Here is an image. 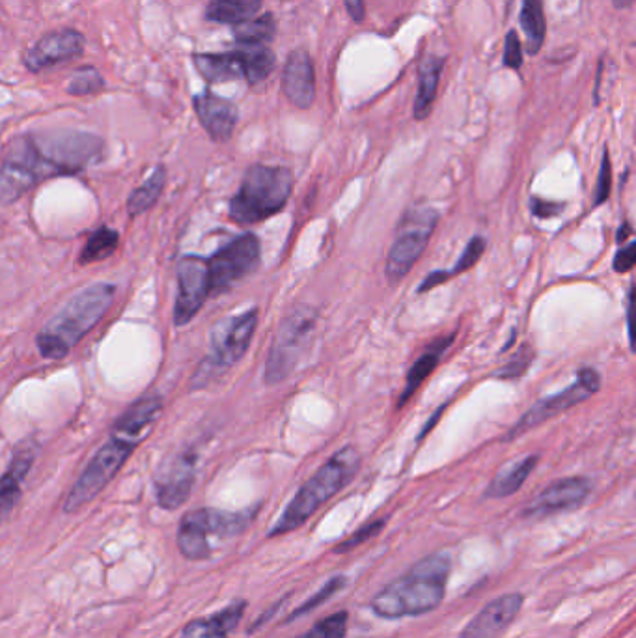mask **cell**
I'll list each match as a JSON object with an SVG mask.
<instances>
[{
	"instance_id": "obj_1",
	"label": "cell",
	"mask_w": 636,
	"mask_h": 638,
	"mask_svg": "<svg viewBox=\"0 0 636 638\" xmlns=\"http://www.w3.org/2000/svg\"><path fill=\"white\" fill-rule=\"evenodd\" d=\"M450 569V556L443 553L418 560L372 599V612L383 620H401L435 611L444 601Z\"/></svg>"
},
{
	"instance_id": "obj_2",
	"label": "cell",
	"mask_w": 636,
	"mask_h": 638,
	"mask_svg": "<svg viewBox=\"0 0 636 638\" xmlns=\"http://www.w3.org/2000/svg\"><path fill=\"white\" fill-rule=\"evenodd\" d=\"M116 286L97 282L77 293L36 336L43 359L60 361L90 333L111 308Z\"/></svg>"
},
{
	"instance_id": "obj_3",
	"label": "cell",
	"mask_w": 636,
	"mask_h": 638,
	"mask_svg": "<svg viewBox=\"0 0 636 638\" xmlns=\"http://www.w3.org/2000/svg\"><path fill=\"white\" fill-rule=\"evenodd\" d=\"M360 469V456L357 448L344 446L338 450L316 474L297 491L286 510L278 517L277 523L269 530V538L286 536L293 530L303 527L323 504L338 495L344 487L357 476Z\"/></svg>"
},
{
	"instance_id": "obj_4",
	"label": "cell",
	"mask_w": 636,
	"mask_h": 638,
	"mask_svg": "<svg viewBox=\"0 0 636 638\" xmlns=\"http://www.w3.org/2000/svg\"><path fill=\"white\" fill-rule=\"evenodd\" d=\"M291 191L293 174L288 168L254 165L230 200V219L241 226L265 221L286 208Z\"/></svg>"
},
{
	"instance_id": "obj_5",
	"label": "cell",
	"mask_w": 636,
	"mask_h": 638,
	"mask_svg": "<svg viewBox=\"0 0 636 638\" xmlns=\"http://www.w3.org/2000/svg\"><path fill=\"white\" fill-rule=\"evenodd\" d=\"M256 510L226 512L217 508H198L181 517L176 543L180 555L189 562H204L213 555L211 540L236 538L249 528Z\"/></svg>"
},
{
	"instance_id": "obj_6",
	"label": "cell",
	"mask_w": 636,
	"mask_h": 638,
	"mask_svg": "<svg viewBox=\"0 0 636 638\" xmlns=\"http://www.w3.org/2000/svg\"><path fill=\"white\" fill-rule=\"evenodd\" d=\"M318 310L312 306L301 305L293 308L278 327L277 336L265 362V383L278 385L284 383L299 361L303 359L310 346L316 327H318Z\"/></svg>"
},
{
	"instance_id": "obj_7",
	"label": "cell",
	"mask_w": 636,
	"mask_h": 638,
	"mask_svg": "<svg viewBox=\"0 0 636 638\" xmlns=\"http://www.w3.org/2000/svg\"><path fill=\"white\" fill-rule=\"evenodd\" d=\"M47 178L77 174L103 157V140L81 131H56L30 135Z\"/></svg>"
},
{
	"instance_id": "obj_8",
	"label": "cell",
	"mask_w": 636,
	"mask_h": 638,
	"mask_svg": "<svg viewBox=\"0 0 636 638\" xmlns=\"http://www.w3.org/2000/svg\"><path fill=\"white\" fill-rule=\"evenodd\" d=\"M439 219V211L428 204H415L405 211L385 264V273L390 282H400L409 275L428 247Z\"/></svg>"
},
{
	"instance_id": "obj_9",
	"label": "cell",
	"mask_w": 636,
	"mask_h": 638,
	"mask_svg": "<svg viewBox=\"0 0 636 638\" xmlns=\"http://www.w3.org/2000/svg\"><path fill=\"white\" fill-rule=\"evenodd\" d=\"M258 327V310L252 308L243 314L219 321L211 331V353L202 362L200 372L194 375V385L204 387L213 375L241 361L249 349Z\"/></svg>"
},
{
	"instance_id": "obj_10",
	"label": "cell",
	"mask_w": 636,
	"mask_h": 638,
	"mask_svg": "<svg viewBox=\"0 0 636 638\" xmlns=\"http://www.w3.org/2000/svg\"><path fill=\"white\" fill-rule=\"evenodd\" d=\"M135 448L137 446L124 443L116 437H111L109 443L103 444L71 487L70 495L64 502V512L77 514L88 502L96 499L97 495L111 484L112 478L124 467L125 461L131 458Z\"/></svg>"
},
{
	"instance_id": "obj_11",
	"label": "cell",
	"mask_w": 636,
	"mask_h": 638,
	"mask_svg": "<svg viewBox=\"0 0 636 638\" xmlns=\"http://www.w3.org/2000/svg\"><path fill=\"white\" fill-rule=\"evenodd\" d=\"M262 260L260 239L243 234L215 252L208 260L209 295L228 292L239 280L254 273Z\"/></svg>"
},
{
	"instance_id": "obj_12",
	"label": "cell",
	"mask_w": 636,
	"mask_h": 638,
	"mask_svg": "<svg viewBox=\"0 0 636 638\" xmlns=\"http://www.w3.org/2000/svg\"><path fill=\"white\" fill-rule=\"evenodd\" d=\"M47 180L32 137L15 140L0 163V204H14Z\"/></svg>"
},
{
	"instance_id": "obj_13",
	"label": "cell",
	"mask_w": 636,
	"mask_h": 638,
	"mask_svg": "<svg viewBox=\"0 0 636 638\" xmlns=\"http://www.w3.org/2000/svg\"><path fill=\"white\" fill-rule=\"evenodd\" d=\"M599 389H601L599 372L594 368H582L573 385H569L567 389L554 394L551 398H543L540 402L534 403L521 417V420L515 422V426L506 435V441H513L526 431L538 428L545 420H551V418L566 413L567 409H571L584 400H588L590 396H594Z\"/></svg>"
},
{
	"instance_id": "obj_14",
	"label": "cell",
	"mask_w": 636,
	"mask_h": 638,
	"mask_svg": "<svg viewBox=\"0 0 636 638\" xmlns=\"http://www.w3.org/2000/svg\"><path fill=\"white\" fill-rule=\"evenodd\" d=\"M198 454L194 450H183L174 458L166 459L155 474V499L163 510H178L183 506L196 482Z\"/></svg>"
},
{
	"instance_id": "obj_15",
	"label": "cell",
	"mask_w": 636,
	"mask_h": 638,
	"mask_svg": "<svg viewBox=\"0 0 636 638\" xmlns=\"http://www.w3.org/2000/svg\"><path fill=\"white\" fill-rule=\"evenodd\" d=\"M208 262L196 256H187L178 264V295L174 305V323L181 327L202 310L208 301Z\"/></svg>"
},
{
	"instance_id": "obj_16",
	"label": "cell",
	"mask_w": 636,
	"mask_h": 638,
	"mask_svg": "<svg viewBox=\"0 0 636 638\" xmlns=\"http://www.w3.org/2000/svg\"><path fill=\"white\" fill-rule=\"evenodd\" d=\"M592 482L582 476H571L554 482L553 486L543 489L536 500L526 506L525 517L540 519L549 515L562 514L581 508L590 497Z\"/></svg>"
},
{
	"instance_id": "obj_17",
	"label": "cell",
	"mask_w": 636,
	"mask_h": 638,
	"mask_svg": "<svg viewBox=\"0 0 636 638\" xmlns=\"http://www.w3.org/2000/svg\"><path fill=\"white\" fill-rule=\"evenodd\" d=\"M525 597L521 594H506L487 603L482 611L472 618L461 631L459 638H498L513 624L523 609Z\"/></svg>"
},
{
	"instance_id": "obj_18",
	"label": "cell",
	"mask_w": 636,
	"mask_h": 638,
	"mask_svg": "<svg viewBox=\"0 0 636 638\" xmlns=\"http://www.w3.org/2000/svg\"><path fill=\"white\" fill-rule=\"evenodd\" d=\"M84 49V38L75 30H58L43 36L36 43L27 56L25 64L30 71H38L53 68L60 62H68L71 58L81 55Z\"/></svg>"
},
{
	"instance_id": "obj_19",
	"label": "cell",
	"mask_w": 636,
	"mask_h": 638,
	"mask_svg": "<svg viewBox=\"0 0 636 638\" xmlns=\"http://www.w3.org/2000/svg\"><path fill=\"white\" fill-rule=\"evenodd\" d=\"M282 88L286 98L297 109H308L316 98V75L312 58L305 49H297L288 56L282 73Z\"/></svg>"
},
{
	"instance_id": "obj_20",
	"label": "cell",
	"mask_w": 636,
	"mask_h": 638,
	"mask_svg": "<svg viewBox=\"0 0 636 638\" xmlns=\"http://www.w3.org/2000/svg\"><path fill=\"white\" fill-rule=\"evenodd\" d=\"M36 454H38V446L34 441L19 444L8 469L0 476V523L10 515L21 497V487L25 484L28 472L34 465Z\"/></svg>"
},
{
	"instance_id": "obj_21",
	"label": "cell",
	"mask_w": 636,
	"mask_h": 638,
	"mask_svg": "<svg viewBox=\"0 0 636 638\" xmlns=\"http://www.w3.org/2000/svg\"><path fill=\"white\" fill-rule=\"evenodd\" d=\"M161 411H163V400L159 396H153V394L144 396L116 420V424L112 426L111 437L139 446L140 441H144L146 433L152 430Z\"/></svg>"
},
{
	"instance_id": "obj_22",
	"label": "cell",
	"mask_w": 636,
	"mask_h": 638,
	"mask_svg": "<svg viewBox=\"0 0 636 638\" xmlns=\"http://www.w3.org/2000/svg\"><path fill=\"white\" fill-rule=\"evenodd\" d=\"M194 111L200 124L215 142H226L232 137L237 124V107L228 99L204 92L194 99Z\"/></svg>"
},
{
	"instance_id": "obj_23",
	"label": "cell",
	"mask_w": 636,
	"mask_h": 638,
	"mask_svg": "<svg viewBox=\"0 0 636 638\" xmlns=\"http://www.w3.org/2000/svg\"><path fill=\"white\" fill-rule=\"evenodd\" d=\"M247 611V601L237 599L230 605L222 607L221 611L191 620L181 629L178 638H228L230 633L236 631L237 625L243 620Z\"/></svg>"
},
{
	"instance_id": "obj_24",
	"label": "cell",
	"mask_w": 636,
	"mask_h": 638,
	"mask_svg": "<svg viewBox=\"0 0 636 638\" xmlns=\"http://www.w3.org/2000/svg\"><path fill=\"white\" fill-rule=\"evenodd\" d=\"M454 338H456L454 334H450L448 338H439V340H437L433 346H429L428 349L424 351V355L413 364V368H411L409 374H407V383H405V389L401 392L398 407H403L405 403L409 402V400L415 396L416 390L422 387V383L428 379L429 375L435 372V368L439 366L444 351L452 346Z\"/></svg>"
},
{
	"instance_id": "obj_25",
	"label": "cell",
	"mask_w": 636,
	"mask_h": 638,
	"mask_svg": "<svg viewBox=\"0 0 636 638\" xmlns=\"http://www.w3.org/2000/svg\"><path fill=\"white\" fill-rule=\"evenodd\" d=\"M538 461H540L538 456H526V458L512 463L510 467H504L502 471H498L497 476L485 489V497L487 499H508V497L515 495L528 480V476L534 472Z\"/></svg>"
},
{
	"instance_id": "obj_26",
	"label": "cell",
	"mask_w": 636,
	"mask_h": 638,
	"mask_svg": "<svg viewBox=\"0 0 636 638\" xmlns=\"http://www.w3.org/2000/svg\"><path fill=\"white\" fill-rule=\"evenodd\" d=\"M443 68L444 58H441V56H426L420 62L418 94H416L415 101L416 120L428 118L431 107H433V101L437 98V88H439Z\"/></svg>"
},
{
	"instance_id": "obj_27",
	"label": "cell",
	"mask_w": 636,
	"mask_h": 638,
	"mask_svg": "<svg viewBox=\"0 0 636 638\" xmlns=\"http://www.w3.org/2000/svg\"><path fill=\"white\" fill-rule=\"evenodd\" d=\"M194 66L209 83H224L243 77V58L241 51L222 53V55H196Z\"/></svg>"
},
{
	"instance_id": "obj_28",
	"label": "cell",
	"mask_w": 636,
	"mask_h": 638,
	"mask_svg": "<svg viewBox=\"0 0 636 638\" xmlns=\"http://www.w3.org/2000/svg\"><path fill=\"white\" fill-rule=\"evenodd\" d=\"M165 185V167L153 168L152 174L146 178V181L127 198V213L131 217H139L142 213H146L148 209L153 208L155 202L163 195Z\"/></svg>"
},
{
	"instance_id": "obj_29",
	"label": "cell",
	"mask_w": 636,
	"mask_h": 638,
	"mask_svg": "<svg viewBox=\"0 0 636 638\" xmlns=\"http://www.w3.org/2000/svg\"><path fill=\"white\" fill-rule=\"evenodd\" d=\"M262 0H213L208 19L224 25H241L260 12Z\"/></svg>"
},
{
	"instance_id": "obj_30",
	"label": "cell",
	"mask_w": 636,
	"mask_h": 638,
	"mask_svg": "<svg viewBox=\"0 0 636 638\" xmlns=\"http://www.w3.org/2000/svg\"><path fill=\"white\" fill-rule=\"evenodd\" d=\"M484 250V237H472L471 241L467 243V247H465V250H463V254L459 256L457 264L454 265L452 269H448V271H435V273H431V275H428V278H426V280H424V282L420 284L418 293L429 292V290H433L435 286H439V284H443V282H446L448 278L457 277V275H461V273L469 271L471 267H474V265L478 264V260L482 258Z\"/></svg>"
},
{
	"instance_id": "obj_31",
	"label": "cell",
	"mask_w": 636,
	"mask_h": 638,
	"mask_svg": "<svg viewBox=\"0 0 636 638\" xmlns=\"http://www.w3.org/2000/svg\"><path fill=\"white\" fill-rule=\"evenodd\" d=\"M521 27L526 34V51L530 55H538L545 42V15L541 0H525L521 10Z\"/></svg>"
},
{
	"instance_id": "obj_32",
	"label": "cell",
	"mask_w": 636,
	"mask_h": 638,
	"mask_svg": "<svg viewBox=\"0 0 636 638\" xmlns=\"http://www.w3.org/2000/svg\"><path fill=\"white\" fill-rule=\"evenodd\" d=\"M118 243H120V234L116 230H112L109 226L97 228L96 232L88 237L86 245L81 250L79 264H96L111 258L118 249Z\"/></svg>"
},
{
	"instance_id": "obj_33",
	"label": "cell",
	"mask_w": 636,
	"mask_h": 638,
	"mask_svg": "<svg viewBox=\"0 0 636 638\" xmlns=\"http://www.w3.org/2000/svg\"><path fill=\"white\" fill-rule=\"evenodd\" d=\"M243 77L250 84H260L275 70V55L267 45L241 49Z\"/></svg>"
},
{
	"instance_id": "obj_34",
	"label": "cell",
	"mask_w": 636,
	"mask_h": 638,
	"mask_svg": "<svg viewBox=\"0 0 636 638\" xmlns=\"http://www.w3.org/2000/svg\"><path fill=\"white\" fill-rule=\"evenodd\" d=\"M275 34H277V23L271 14L262 15L258 19H249V21L237 25L236 32H234L237 43H241L243 47L267 45V43L273 42Z\"/></svg>"
},
{
	"instance_id": "obj_35",
	"label": "cell",
	"mask_w": 636,
	"mask_h": 638,
	"mask_svg": "<svg viewBox=\"0 0 636 638\" xmlns=\"http://www.w3.org/2000/svg\"><path fill=\"white\" fill-rule=\"evenodd\" d=\"M346 583L347 579L344 575L332 577L331 581H327V583L323 584L314 596L308 597L301 607H297L295 611L291 612L290 616L286 618V624H290L293 620H299L301 616H305L308 612L316 611L323 603H327L334 594H338V592L346 586Z\"/></svg>"
},
{
	"instance_id": "obj_36",
	"label": "cell",
	"mask_w": 636,
	"mask_h": 638,
	"mask_svg": "<svg viewBox=\"0 0 636 638\" xmlns=\"http://www.w3.org/2000/svg\"><path fill=\"white\" fill-rule=\"evenodd\" d=\"M349 614L347 611L334 612L331 616L319 620L299 638H346Z\"/></svg>"
},
{
	"instance_id": "obj_37",
	"label": "cell",
	"mask_w": 636,
	"mask_h": 638,
	"mask_svg": "<svg viewBox=\"0 0 636 638\" xmlns=\"http://www.w3.org/2000/svg\"><path fill=\"white\" fill-rule=\"evenodd\" d=\"M385 525H387V519H375V521H370V523L362 525V527H360L357 532H353L347 540L338 543V545L334 547V553H336V555H344V553H349V551L357 549L360 545H364L366 541L374 540L375 536H379V532L385 528Z\"/></svg>"
},
{
	"instance_id": "obj_38",
	"label": "cell",
	"mask_w": 636,
	"mask_h": 638,
	"mask_svg": "<svg viewBox=\"0 0 636 638\" xmlns=\"http://www.w3.org/2000/svg\"><path fill=\"white\" fill-rule=\"evenodd\" d=\"M532 361H534V347L526 346L525 344L513 355L508 364H504L500 370L495 372V377H500L504 381L519 379L521 375L526 374V370L530 368Z\"/></svg>"
},
{
	"instance_id": "obj_39",
	"label": "cell",
	"mask_w": 636,
	"mask_h": 638,
	"mask_svg": "<svg viewBox=\"0 0 636 638\" xmlns=\"http://www.w3.org/2000/svg\"><path fill=\"white\" fill-rule=\"evenodd\" d=\"M105 86L101 75L92 68H83L73 75V79L68 86V92L73 96H86L92 92H99Z\"/></svg>"
},
{
	"instance_id": "obj_40",
	"label": "cell",
	"mask_w": 636,
	"mask_h": 638,
	"mask_svg": "<svg viewBox=\"0 0 636 638\" xmlns=\"http://www.w3.org/2000/svg\"><path fill=\"white\" fill-rule=\"evenodd\" d=\"M610 178H612L610 157L609 152L605 150L601 170H599V178H597V189H595V206H601L603 202H607V198L610 195Z\"/></svg>"
},
{
	"instance_id": "obj_41",
	"label": "cell",
	"mask_w": 636,
	"mask_h": 638,
	"mask_svg": "<svg viewBox=\"0 0 636 638\" xmlns=\"http://www.w3.org/2000/svg\"><path fill=\"white\" fill-rule=\"evenodd\" d=\"M504 64H506V68H512V70H519L521 64H523V58H521V42H519L515 30L508 32V36H506Z\"/></svg>"
},
{
	"instance_id": "obj_42",
	"label": "cell",
	"mask_w": 636,
	"mask_h": 638,
	"mask_svg": "<svg viewBox=\"0 0 636 638\" xmlns=\"http://www.w3.org/2000/svg\"><path fill=\"white\" fill-rule=\"evenodd\" d=\"M636 264V243H629L627 247L616 252L614 256V271L616 273H629Z\"/></svg>"
},
{
	"instance_id": "obj_43",
	"label": "cell",
	"mask_w": 636,
	"mask_h": 638,
	"mask_svg": "<svg viewBox=\"0 0 636 638\" xmlns=\"http://www.w3.org/2000/svg\"><path fill=\"white\" fill-rule=\"evenodd\" d=\"M532 213L534 217H540V219H551L556 217L560 211H564V204H558V202H545L540 198H532Z\"/></svg>"
},
{
	"instance_id": "obj_44",
	"label": "cell",
	"mask_w": 636,
	"mask_h": 638,
	"mask_svg": "<svg viewBox=\"0 0 636 638\" xmlns=\"http://www.w3.org/2000/svg\"><path fill=\"white\" fill-rule=\"evenodd\" d=\"M346 8L349 15L353 17V21L360 23L364 19V14H366L364 0H346Z\"/></svg>"
},
{
	"instance_id": "obj_45",
	"label": "cell",
	"mask_w": 636,
	"mask_h": 638,
	"mask_svg": "<svg viewBox=\"0 0 636 638\" xmlns=\"http://www.w3.org/2000/svg\"><path fill=\"white\" fill-rule=\"evenodd\" d=\"M631 310H633V288L629 290V297H627V327H629V342H631V346H633V331H631L633 316H631Z\"/></svg>"
},
{
	"instance_id": "obj_46",
	"label": "cell",
	"mask_w": 636,
	"mask_h": 638,
	"mask_svg": "<svg viewBox=\"0 0 636 638\" xmlns=\"http://www.w3.org/2000/svg\"><path fill=\"white\" fill-rule=\"evenodd\" d=\"M627 236H631V226H629V224L625 222L622 228H620V234H618V241H620V243H623V241L627 239Z\"/></svg>"
},
{
	"instance_id": "obj_47",
	"label": "cell",
	"mask_w": 636,
	"mask_h": 638,
	"mask_svg": "<svg viewBox=\"0 0 636 638\" xmlns=\"http://www.w3.org/2000/svg\"><path fill=\"white\" fill-rule=\"evenodd\" d=\"M633 2H635V0H614V6H616L618 10H625V8H629Z\"/></svg>"
}]
</instances>
